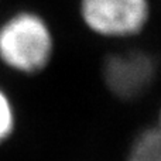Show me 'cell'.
I'll return each instance as SVG.
<instances>
[{"label":"cell","instance_id":"obj_1","mask_svg":"<svg viewBox=\"0 0 161 161\" xmlns=\"http://www.w3.org/2000/svg\"><path fill=\"white\" fill-rule=\"evenodd\" d=\"M54 37L40 14L17 11L0 25V61L16 72L45 69L53 58Z\"/></svg>","mask_w":161,"mask_h":161},{"label":"cell","instance_id":"obj_2","mask_svg":"<svg viewBox=\"0 0 161 161\" xmlns=\"http://www.w3.org/2000/svg\"><path fill=\"white\" fill-rule=\"evenodd\" d=\"M85 25L103 37H130L146 27L150 17L148 0H80Z\"/></svg>","mask_w":161,"mask_h":161},{"label":"cell","instance_id":"obj_3","mask_svg":"<svg viewBox=\"0 0 161 161\" xmlns=\"http://www.w3.org/2000/svg\"><path fill=\"white\" fill-rule=\"evenodd\" d=\"M156 76V62L143 51H126L108 57L103 79L109 91L122 99H134L147 91Z\"/></svg>","mask_w":161,"mask_h":161},{"label":"cell","instance_id":"obj_4","mask_svg":"<svg viewBox=\"0 0 161 161\" xmlns=\"http://www.w3.org/2000/svg\"><path fill=\"white\" fill-rule=\"evenodd\" d=\"M127 161H161V129H146L136 137Z\"/></svg>","mask_w":161,"mask_h":161},{"label":"cell","instance_id":"obj_5","mask_svg":"<svg viewBox=\"0 0 161 161\" xmlns=\"http://www.w3.org/2000/svg\"><path fill=\"white\" fill-rule=\"evenodd\" d=\"M14 129V110L8 96L0 89V143L11 134Z\"/></svg>","mask_w":161,"mask_h":161},{"label":"cell","instance_id":"obj_6","mask_svg":"<svg viewBox=\"0 0 161 161\" xmlns=\"http://www.w3.org/2000/svg\"><path fill=\"white\" fill-rule=\"evenodd\" d=\"M157 126L161 129V112H160V119H158V125H157Z\"/></svg>","mask_w":161,"mask_h":161}]
</instances>
